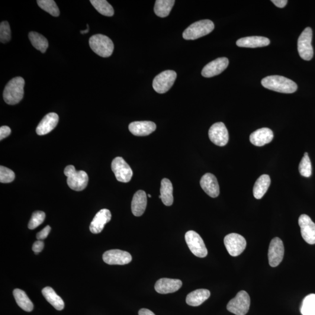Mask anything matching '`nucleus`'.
<instances>
[{"instance_id": "obj_11", "label": "nucleus", "mask_w": 315, "mask_h": 315, "mask_svg": "<svg viewBox=\"0 0 315 315\" xmlns=\"http://www.w3.org/2000/svg\"><path fill=\"white\" fill-rule=\"evenodd\" d=\"M111 168L118 182L127 183L132 178L133 170L123 158H115L112 162Z\"/></svg>"}, {"instance_id": "obj_45", "label": "nucleus", "mask_w": 315, "mask_h": 315, "mask_svg": "<svg viewBox=\"0 0 315 315\" xmlns=\"http://www.w3.org/2000/svg\"><path fill=\"white\" fill-rule=\"evenodd\" d=\"M148 196H149V197H150V198L152 197V195H151L150 194L148 195Z\"/></svg>"}, {"instance_id": "obj_43", "label": "nucleus", "mask_w": 315, "mask_h": 315, "mask_svg": "<svg viewBox=\"0 0 315 315\" xmlns=\"http://www.w3.org/2000/svg\"><path fill=\"white\" fill-rule=\"evenodd\" d=\"M139 315H156L154 314L152 311H151L149 310L145 309V308H143L139 312Z\"/></svg>"}, {"instance_id": "obj_9", "label": "nucleus", "mask_w": 315, "mask_h": 315, "mask_svg": "<svg viewBox=\"0 0 315 315\" xmlns=\"http://www.w3.org/2000/svg\"><path fill=\"white\" fill-rule=\"evenodd\" d=\"M186 243L191 251L196 256L203 258L208 254L206 246L203 240L197 233L194 231H189L185 234Z\"/></svg>"}, {"instance_id": "obj_37", "label": "nucleus", "mask_w": 315, "mask_h": 315, "mask_svg": "<svg viewBox=\"0 0 315 315\" xmlns=\"http://www.w3.org/2000/svg\"><path fill=\"white\" fill-rule=\"evenodd\" d=\"M11 38V29L7 21H3L0 24V41L5 43L10 40Z\"/></svg>"}, {"instance_id": "obj_20", "label": "nucleus", "mask_w": 315, "mask_h": 315, "mask_svg": "<svg viewBox=\"0 0 315 315\" xmlns=\"http://www.w3.org/2000/svg\"><path fill=\"white\" fill-rule=\"evenodd\" d=\"M155 123L151 121H134L128 126V129L134 136H146L156 130Z\"/></svg>"}, {"instance_id": "obj_27", "label": "nucleus", "mask_w": 315, "mask_h": 315, "mask_svg": "<svg viewBox=\"0 0 315 315\" xmlns=\"http://www.w3.org/2000/svg\"><path fill=\"white\" fill-rule=\"evenodd\" d=\"M44 297L52 306L58 311H62L64 308L62 298L56 294L52 288L46 287L41 291Z\"/></svg>"}, {"instance_id": "obj_31", "label": "nucleus", "mask_w": 315, "mask_h": 315, "mask_svg": "<svg viewBox=\"0 0 315 315\" xmlns=\"http://www.w3.org/2000/svg\"><path fill=\"white\" fill-rule=\"evenodd\" d=\"M29 39L35 49L44 53L49 46V42L47 39L36 32H31L29 34Z\"/></svg>"}, {"instance_id": "obj_39", "label": "nucleus", "mask_w": 315, "mask_h": 315, "mask_svg": "<svg viewBox=\"0 0 315 315\" xmlns=\"http://www.w3.org/2000/svg\"><path fill=\"white\" fill-rule=\"evenodd\" d=\"M51 231V227L49 226H47L43 228L42 230L38 233L37 235V239L39 240H43L46 239Z\"/></svg>"}, {"instance_id": "obj_10", "label": "nucleus", "mask_w": 315, "mask_h": 315, "mask_svg": "<svg viewBox=\"0 0 315 315\" xmlns=\"http://www.w3.org/2000/svg\"><path fill=\"white\" fill-rule=\"evenodd\" d=\"M224 244L231 256L236 257L240 255L246 246V241L239 234H228L224 238Z\"/></svg>"}, {"instance_id": "obj_38", "label": "nucleus", "mask_w": 315, "mask_h": 315, "mask_svg": "<svg viewBox=\"0 0 315 315\" xmlns=\"http://www.w3.org/2000/svg\"><path fill=\"white\" fill-rule=\"evenodd\" d=\"M15 175L12 170L5 166L0 167V182L2 183H8L14 181Z\"/></svg>"}, {"instance_id": "obj_36", "label": "nucleus", "mask_w": 315, "mask_h": 315, "mask_svg": "<svg viewBox=\"0 0 315 315\" xmlns=\"http://www.w3.org/2000/svg\"><path fill=\"white\" fill-rule=\"evenodd\" d=\"M46 215L43 211H37L34 212L28 224V228L34 230L43 223Z\"/></svg>"}, {"instance_id": "obj_18", "label": "nucleus", "mask_w": 315, "mask_h": 315, "mask_svg": "<svg viewBox=\"0 0 315 315\" xmlns=\"http://www.w3.org/2000/svg\"><path fill=\"white\" fill-rule=\"evenodd\" d=\"M182 286V282L178 279L160 278L156 282L155 290L159 294L173 293L178 291Z\"/></svg>"}, {"instance_id": "obj_17", "label": "nucleus", "mask_w": 315, "mask_h": 315, "mask_svg": "<svg viewBox=\"0 0 315 315\" xmlns=\"http://www.w3.org/2000/svg\"><path fill=\"white\" fill-rule=\"evenodd\" d=\"M200 186L202 190L211 197L215 198L220 194V187L216 177L207 173L202 176Z\"/></svg>"}, {"instance_id": "obj_28", "label": "nucleus", "mask_w": 315, "mask_h": 315, "mask_svg": "<svg viewBox=\"0 0 315 315\" xmlns=\"http://www.w3.org/2000/svg\"><path fill=\"white\" fill-rule=\"evenodd\" d=\"M160 192L163 203L166 206L172 205L173 202V186L168 179L162 180Z\"/></svg>"}, {"instance_id": "obj_1", "label": "nucleus", "mask_w": 315, "mask_h": 315, "mask_svg": "<svg viewBox=\"0 0 315 315\" xmlns=\"http://www.w3.org/2000/svg\"><path fill=\"white\" fill-rule=\"evenodd\" d=\"M262 85L265 88L276 92L292 94L297 91V83L291 79L279 76L265 77L262 80Z\"/></svg>"}, {"instance_id": "obj_15", "label": "nucleus", "mask_w": 315, "mask_h": 315, "mask_svg": "<svg viewBox=\"0 0 315 315\" xmlns=\"http://www.w3.org/2000/svg\"><path fill=\"white\" fill-rule=\"evenodd\" d=\"M301 228L302 236L305 242L314 245L315 244V224L306 214L301 215L298 220Z\"/></svg>"}, {"instance_id": "obj_34", "label": "nucleus", "mask_w": 315, "mask_h": 315, "mask_svg": "<svg viewBox=\"0 0 315 315\" xmlns=\"http://www.w3.org/2000/svg\"><path fill=\"white\" fill-rule=\"evenodd\" d=\"M38 4L44 11L49 13L53 17H59L60 10L53 0H38Z\"/></svg>"}, {"instance_id": "obj_26", "label": "nucleus", "mask_w": 315, "mask_h": 315, "mask_svg": "<svg viewBox=\"0 0 315 315\" xmlns=\"http://www.w3.org/2000/svg\"><path fill=\"white\" fill-rule=\"evenodd\" d=\"M271 183V179L268 175L260 176L254 185L253 190L254 197L256 199H261L268 191Z\"/></svg>"}, {"instance_id": "obj_4", "label": "nucleus", "mask_w": 315, "mask_h": 315, "mask_svg": "<svg viewBox=\"0 0 315 315\" xmlns=\"http://www.w3.org/2000/svg\"><path fill=\"white\" fill-rule=\"evenodd\" d=\"M89 43L93 51L102 57H110L114 52L113 41L105 35H93L89 39Z\"/></svg>"}, {"instance_id": "obj_40", "label": "nucleus", "mask_w": 315, "mask_h": 315, "mask_svg": "<svg viewBox=\"0 0 315 315\" xmlns=\"http://www.w3.org/2000/svg\"><path fill=\"white\" fill-rule=\"evenodd\" d=\"M44 245L43 241L38 240L34 243L33 246H32V250H33L34 253L37 255L39 253L42 251L44 248Z\"/></svg>"}, {"instance_id": "obj_30", "label": "nucleus", "mask_w": 315, "mask_h": 315, "mask_svg": "<svg viewBox=\"0 0 315 315\" xmlns=\"http://www.w3.org/2000/svg\"><path fill=\"white\" fill-rule=\"evenodd\" d=\"M174 0H157L154 12L158 17L165 18L168 17L175 4Z\"/></svg>"}, {"instance_id": "obj_12", "label": "nucleus", "mask_w": 315, "mask_h": 315, "mask_svg": "<svg viewBox=\"0 0 315 315\" xmlns=\"http://www.w3.org/2000/svg\"><path fill=\"white\" fill-rule=\"evenodd\" d=\"M284 255L283 242L279 237L273 238L270 243L268 258L269 265L273 268L280 264Z\"/></svg>"}, {"instance_id": "obj_21", "label": "nucleus", "mask_w": 315, "mask_h": 315, "mask_svg": "<svg viewBox=\"0 0 315 315\" xmlns=\"http://www.w3.org/2000/svg\"><path fill=\"white\" fill-rule=\"evenodd\" d=\"M274 137L272 130L262 128L254 131L250 136V141L254 146L262 147L271 142Z\"/></svg>"}, {"instance_id": "obj_8", "label": "nucleus", "mask_w": 315, "mask_h": 315, "mask_svg": "<svg viewBox=\"0 0 315 315\" xmlns=\"http://www.w3.org/2000/svg\"><path fill=\"white\" fill-rule=\"evenodd\" d=\"M176 77V73L173 70H166L160 73L154 79V89L159 94H164L168 92L174 84Z\"/></svg>"}, {"instance_id": "obj_41", "label": "nucleus", "mask_w": 315, "mask_h": 315, "mask_svg": "<svg viewBox=\"0 0 315 315\" xmlns=\"http://www.w3.org/2000/svg\"><path fill=\"white\" fill-rule=\"evenodd\" d=\"M11 133V128L8 126H3L0 128V140H2L7 137Z\"/></svg>"}, {"instance_id": "obj_25", "label": "nucleus", "mask_w": 315, "mask_h": 315, "mask_svg": "<svg viewBox=\"0 0 315 315\" xmlns=\"http://www.w3.org/2000/svg\"><path fill=\"white\" fill-rule=\"evenodd\" d=\"M210 297V292L205 289H198L191 292L186 297V303L190 306L198 307Z\"/></svg>"}, {"instance_id": "obj_3", "label": "nucleus", "mask_w": 315, "mask_h": 315, "mask_svg": "<svg viewBox=\"0 0 315 315\" xmlns=\"http://www.w3.org/2000/svg\"><path fill=\"white\" fill-rule=\"evenodd\" d=\"M67 177V182L70 188L75 191H82L87 186L88 176L83 170H76L73 165H69L64 169Z\"/></svg>"}, {"instance_id": "obj_22", "label": "nucleus", "mask_w": 315, "mask_h": 315, "mask_svg": "<svg viewBox=\"0 0 315 315\" xmlns=\"http://www.w3.org/2000/svg\"><path fill=\"white\" fill-rule=\"evenodd\" d=\"M59 116L55 113L46 115L40 122L37 128V133L43 136L51 132L59 123Z\"/></svg>"}, {"instance_id": "obj_14", "label": "nucleus", "mask_w": 315, "mask_h": 315, "mask_svg": "<svg viewBox=\"0 0 315 315\" xmlns=\"http://www.w3.org/2000/svg\"><path fill=\"white\" fill-rule=\"evenodd\" d=\"M104 262L111 265H124L128 264L132 260L130 254L118 249L108 250L103 255Z\"/></svg>"}, {"instance_id": "obj_42", "label": "nucleus", "mask_w": 315, "mask_h": 315, "mask_svg": "<svg viewBox=\"0 0 315 315\" xmlns=\"http://www.w3.org/2000/svg\"><path fill=\"white\" fill-rule=\"evenodd\" d=\"M272 2L278 8H284L287 5V0H272Z\"/></svg>"}, {"instance_id": "obj_24", "label": "nucleus", "mask_w": 315, "mask_h": 315, "mask_svg": "<svg viewBox=\"0 0 315 315\" xmlns=\"http://www.w3.org/2000/svg\"><path fill=\"white\" fill-rule=\"evenodd\" d=\"M271 41L263 37H249L239 39L236 41L237 46L240 47L256 48L268 46Z\"/></svg>"}, {"instance_id": "obj_7", "label": "nucleus", "mask_w": 315, "mask_h": 315, "mask_svg": "<svg viewBox=\"0 0 315 315\" xmlns=\"http://www.w3.org/2000/svg\"><path fill=\"white\" fill-rule=\"evenodd\" d=\"M313 30L310 27L305 29L298 40V51L303 60L309 61L314 56V49L312 46Z\"/></svg>"}, {"instance_id": "obj_32", "label": "nucleus", "mask_w": 315, "mask_h": 315, "mask_svg": "<svg viewBox=\"0 0 315 315\" xmlns=\"http://www.w3.org/2000/svg\"><path fill=\"white\" fill-rule=\"evenodd\" d=\"M92 5L101 14L107 17H112L114 15V9L106 0H91Z\"/></svg>"}, {"instance_id": "obj_6", "label": "nucleus", "mask_w": 315, "mask_h": 315, "mask_svg": "<svg viewBox=\"0 0 315 315\" xmlns=\"http://www.w3.org/2000/svg\"><path fill=\"white\" fill-rule=\"evenodd\" d=\"M250 299L245 291H241L227 305V310L236 315H245L249 310Z\"/></svg>"}, {"instance_id": "obj_16", "label": "nucleus", "mask_w": 315, "mask_h": 315, "mask_svg": "<svg viewBox=\"0 0 315 315\" xmlns=\"http://www.w3.org/2000/svg\"><path fill=\"white\" fill-rule=\"evenodd\" d=\"M229 60L226 57L218 58L212 61L202 70L201 75L205 78H211L220 75L227 68Z\"/></svg>"}, {"instance_id": "obj_35", "label": "nucleus", "mask_w": 315, "mask_h": 315, "mask_svg": "<svg viewBox=\"0 0 315 315\" xmlns=\"http://www.w3.org/2000/svg\"><path fill=\"white\" fill-rule=\"evenodd\" d=\"M299 171L302 176L309 178L312 175V165L308 154L305 153L299 165Z\"/></svg>"}, {"instance_id": "obj_44", "label": "nucleus", "mask_w": 315, "mask_h": 315, "mask_svg": "<svg viewBox=\"0 0 315 315\" xmlns=\"http://www.w3.org/2000/svg\"><path fill=\"white\" fill-rule=\"evenodd\" d=\"M88 32H89V26L88 25H87V30H86L84 31H81L80 32H81V34H84L88 33Z\"/></svg>"}, {"instance_id": "obj_33", "label": "nucleus", "mask_w": 315, "mask_h": 315, "mask_svg": "<svg viewBox=\"0 0 315 315\" xmlns=\"http://www.w3.org/2000/svg\"><path fill=\"white\" fill-rule=\"evenodd\" d=\"M301 312L303 315H315V294H310L304 298Z\"/></svg>"}, {"instance_id": "obj_23", "label": "nucleus", "mask_w": 315, "mask_h": 315, "mask_svg": "<svg viewBox=\"0 0 315 315\" xmlns=\"http://www.w3.org/2000/svg\"><path fill=\"white\" fill-rule=\"evenodd\" d=\"M147 204V197L146 192L143 191H137L134 194L131 202V211L135 216L140 217L145 211Z\"/></svg>"}, {"instance_id": "obj_29", "label": "nucleus", "mask_w": 315, "mask_h": 315, "mask_svg": "<svg viewBox=\"0 0 315 315\" xmlns=\"http://www.w3.org/2000/svg\"><path fill=\"white\" fill-rule=\"evenodd\" d=\"M13 295L18 306L21 309L28 313L34 310V304L25 291L20 289H15L13 291Z\"/></svg>"}, {"instance_id": "obj_19", "label": "nucleus", "mask_w": 315, "mask_h": 315, "mask_svg": "<svg viewBox=\"0 0 315 315\" xmlns=\"http://www.w3.org/2000/svg\"><path fill=\"white\" fill-rule=\"evenodd\" d=\"M111 211L108 209H102L95 215L94 219L90 224L89 230L92 234L101 233L105 225L111 220Z\"/></svg>"}, {"instance_id": "obj_13", "label": "nucleus", "mask_w": 315, "mask_h": 315, "mask_svg": "<svg viewBox=\"0 0 315 315\" xmlns=\"http://www.w3.org/2000/svg\"><path fill=\"white\" fill-rule=\"evenodd\" d=\"M208 136L212 142L220 147L227 145L229 140L227 128L222 122L212 125L208 131Z\"/></svg>"}, {"instance_id": "obj_5", "label": "nucleus", "mask_w": 315, "mask_h": 315, "mask_svg": "<svg viewBox=\"0 0 315 315\" xmlns=\"http://www.w3.org/2000/svg\"><path fill=\"white\" fill-rule=\"evenodd\" d=\"M214 24L208 19L195 22L183 32V38L185 40H196L211 33L214 30Z\"/></svg>"}, {"instance_id": "obj_2", "label": "nucleus", "mask_w": 315, "mask_h": 315, "mask_svg": "<svg viewBox=\"0 0 315 315\" xmlns=\"http://www.w3.org/2000/svg\"><path fill=\"white\" fill-rule=\"evenodd\" d=\"M25 80L21 77H15L8 82L3 92L6 104L14 105L20 102L24 95Z\"/></svg>"}]
</instances>
